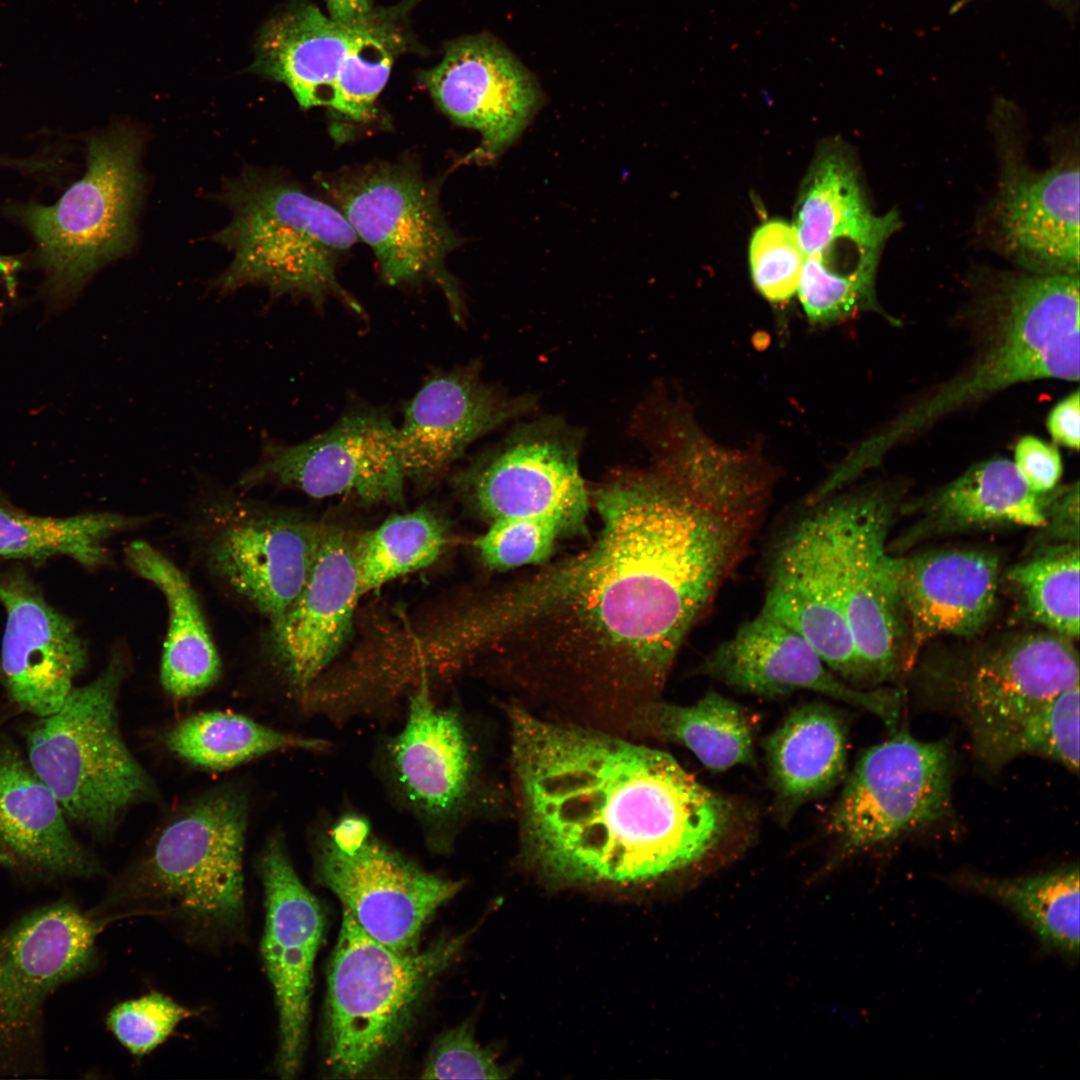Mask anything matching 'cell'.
Segmentation results:
<instances>
[{
  "label": "cell",
  "mask_w": 1080,
  "mask_h": 1080,
  "mask_svg": "<svg viewBox=\"0 0 1080 1080\" xmlns=\"http://www.w3.org/2000/svg\"><path fill=\"white\" fill-rule=\"evenodd\" d=\"M361 596L352 544L342 531L321 528L301 592L269 630L272 662L298 706L343 648Z\"/></svg>",
  "instance_id": "cell-25"
},
{
  "label": "cell",
  "mask_w": 1080,
  "mask_h": 1080,
  "mask_svg": "<svg viewBox=\"0 0 1080 1080\" xmlns=\"http://www.w3.org/2000/svg\"><path fill=\"white\" fill-rule=\"evenodd\" d=\"M952 751L901 729L858 759L828 827L847 851L889 844L952 814Z\"/></svg>",
  "instance_id": "cell-14"
},
{
  "label": "cell",
  "mask_w": 1080,
  "mask_h": 1080,
  "mask_svg": "<svg viewBox=\"0 0 1080 1080\" xmlns=\"http://www.w3.org/2000/svg\"><path fill=\"white\" fill-rule=\"evenodd\" d=\"M218 200L232 218L213 239L231 251L233 259L212 288L229 293L260 286L271 297L304 298L317 309L335 299L353 314L364 315L337 277L338 264L358 237L332 203L255 168L228 180Z\"/></svg>",
  "instance_id": "cell-4"
},
{
  "label": "cell",
  "mask_w": 1080,
  "mask_h": 1080,
  "mask_svg": "<svg viewBox=\"0 0 1080 1080\" xmlns=\"http://www.w3.org/2000/svg\"><path fill=\"white\" fill-rule=\"evenodd\" d=\"M315 876L357 924L388 948L417 950L426 922L462 882L426 871L372 832L350 852L339 850L321 825L311 831Z\"/></svg>",
  "instance_id": "cell-18"
},
{
  "label": "cell",
  "mask_w": 1080,
  "mask_h": 1080,
  "mask_svg": "<svg viewBox=\"0 0 1080 1080\" xmlns=\"http://www.w3.org/2000/svg\"><path fill=\"white\" fill-rule=\"evenodd\" d=\"M396 428L383 408L357 405L327 430L300 443L265 435L257 463L237 484L243 489L273 484L319 499L352 496L369 504L399 503L405 476Z\"/></svg>",
  "instance_id": "cell-16"
},
{
  "label": "cell",
  "mask_w": 1080,
  "mask_h": 1080,
  "mask_svg": "<svg viewBox=\"0 0 1080 1080\" xmlns=\"http://www.w3.org/2000/svg\"><path fill=\"white\" fill-rule=\"evenodd\" d=\"M584 432L559 416L518 423L460 474L489 520L544 519L564 536L584 533L590 504L579 458Z\"/></svg>",
  "instance_id": "cell-12"
},
{
  "label": "cell",
  "mask_w": 1080,
  "mask_h": 1080,
  "mask_svg": "<svg viewBox=\"0 0 1080 1080\" xmlns=\"http://www.w3.org/2000/svg\"><path fill=\"white\" fill-rule=\"evenodd\" d=\"M531 855L574 883H638L699 860L731 808L670 755L510 710Z\"/></svg>",
  "instance_id": "cell-2"
},
{
  "label": "cell",
  "mask_w": 1080,
  "mask_h": 1080,
  "mask_svg": "<svg viewBox=\"0 0 1080 1080\" xmlns=\"http://www.w3.org/2000/svg\"><path fill=\"white\" fill-rule=\"evenodd\" d=\"M849 243H832L806 255L798 286V296L808 319L829 323L844 319L861 308L871 306L874 278L880 255H866L851 260Z\"/></svg>",
  "instance_id": "cell-42"
},
{
  "label": "cell",
  "mask_w": 1080,
  "mask_h": 1080,
  "mask_svg": "<svg viewBox=\"0 0 1080 1080\" xmlns=\"http://www.w3.org/2000/svg\"><path fill=\"white\" fill-rule=\"evenodd\" d=\"M589 493L596 541L503 591L487 642L521 673L657 690L749 554L765 507L722 472L659 462Z\"/></svg>",
  "instance_id": "cell-1"
},
{
  "label": "cell",
  "mask_w": 1080,
  "mask_h": 1080,
  "mask_svg": "<svg viewBox=\"0 0 1080 1080\" xmlns=\"http://www.w3.org/2000/svg\"><path fill=\"white\" fill-rule=\"evenodd\" d=\"M318 184L370 246L385 283L433 284L456 323H465L466 304L446 266L460 240L442 213L437 190L415 167L368 163L320 175Z\"/></svg>",
  "instance_id": "cell-9"
},
{
  "label": "cell",
  "mask_w": 1080,
  "mask_h": 1080,
  "mask_svg": "<svg viewBox=\"0 0 1080 1080\" xmlns=\"http://www.w3.org/2000/svg\"><path fill=\"white\" fill-rule=\"evenodd\" d=\"M329 17L347 28L360 24L373 10V0H326Z\"/></svg>",
  "instance_id": "cell-50"
},
{
  "label": "cell",
  "mask_w": 1080,
  "mask_h": 1080,
  "mask_svg": "<svg viewBox=\"0 0 1080 1080\" xmlns=\"http://www.w3.org/2000/svg\"><path fill=\"white\" fill-rule=\"evenodd\" d=\"M0 867L30 885L103 874L72 831L60 802L26 755L0 732Z\"/></svg>",
  "instance_id": "cell-26"
},
{
  "label": "cell",
  "mask_w": 1080,
  "mask_h": 1080,
  "mask_svg": "<svg viewBox=\"0 0 1080 1080\" xmlns=\"http://www.w3.org/2000/svg\"><path fill=\"white\" fill-rule=\"evenodd\" d=\"M349 37L314 4L293 0L259 29L249 71L285 84L302 108L330 107Z\"/></svg>",
  "instance_id": "cell-30"
},
{
  "label": "cell",
  "mask_w": 1080,
  "mask_h": 1080,
  "mask_svg": "<svg viewBox=\"0 0 1080 1080\" xmlns=\"http://www.w3.org/2000/svg\"><path fill=\"white\" fill-rule=\"evenodd\" d=\"M127 667L122 651H113L94 680L74 687L57 711L33 717L22 729L34 771L71 824L100 841L112 837L131 808L159 797L119 727Z\"/></svg>",
  "instance_id": "cell-5"
},
{
  "label": "cell",
  "mask_w": 1080,
  "mask_h": 1080,
  "mask_svg": "<svg viewBox=\"0 0 1080 1080\" xmlns=\"http://www.w3.org/2000/svg\"><path fill=\"white\" fill-rule=\"evenodd\" d=\"M978 760L996 770L1024 755L1079 770V685L997 726L970 734Z\"/></svg>",
  "instance_id": "cell-39"
},
{
  "label": "cell",
  "mask_w": 1080,
  "mask_h": 1080,
  "mask_svg": "<svg viewBox=\"0 0 1080 1080\" xmlns=\"http://www.w3.org/2000/svg\"><path fill=\"white\" fill-rule=\"evenodd\" d=\"M898 579L911 670L930 640L972 637L989 622L997 603L1000 562L984 550L927 551L898 557Z\"/></svg>",
  "instance_id": "cell-27"
},
{
  "label": "cell",
  "mask_w": 1080,
  "mask_h": 1080,
  "mask_svg": "<svg viewBox=\"0 0 1080 1080\" xmlns=\"http://www.w3.org/2000/svg\"><path fill=\"white\" fill-rule=\"evenodd\" d=\"M109 923L63 895L0 927V1078L48 1072V999L90 971Z\"/></svg>",
  "instance_id": "cell-10"
},
{
  "label": "cell",
  "mask_w": 1080,
  "mask_h": 1080,
  "mask_svg": "<svg viewBox=\"0 0 1080 1080\" xmlns=\"http://www.w3.org/2000/svg\"><path fill=\"white\" fill-rule=\"evenodd\" d=\"M192 1011L159 993L119 1003L109 1012L107 1026L132 1054L142 1056L163 1043Z\"/></svg>",
  "instance_id": "cell-45"
},
{
  "label": "cell",
  "mask_w": 1080,
  "mask_h": 1080,
  "mask_svg": "<svg viewBox=\"0 0 1080 1080\" xmlns=\"http://www.w3.org/2000/svg\"><path fill=\"white\" fill-rule=\"evenodd\" d=\"M495 1057L476 1042L471 1026L462 1024L441 1034L425 1060L424 1079H502L508 1075Z\"/></svg>",
  "instance_id": "cell-46"
},
{
  "label": "cell",
  "mask_w": 1080,
  "mask_h": 1080,
  "mask_svg": "<svg viewBox=\"0 0 1080 1080\" xmlns=\"http://www.w3.org/2000/svg\"><path fill=\"white\" fill-rule=\"evenodd\" d=\"M374 763L390 797L415 820L429 849L448 854L473 802L476 756L462 713L440 704L427 678L407 698L400 729L377 745Z\"/></svg>",
  "instance_id": "cell-11"
},
{
  "label": "cell",
  "mask_w": 1080,
  "mask_h": 1080,
  "mask_svg": "<svg viewBox=\"0 0 1080 1080\" xmlns=\"http://www.w3.org/2000/svg\"><path fill=\"white\" fill-rule=\"evenodd\" d=\"M962 2H963V3H966V2H968V0H962Z\"/></svg>",
  "instance_id": "cell-53"
},
{
  "label": "cell",
  "mask_w": 1080,
  "mask_h": 1080,
  "mask_svg": "<svg viewBox=\"0 0 1080 1080\" xmlns=\"http://www.w3.org/2000/svg\"><path fill=\"white\" fill-rule=\"evenodd\" d=\"M793 226L805 255L837 240L881 250L898 216L871 211L848 153L829 144L818 152L802 183Z\"/></svg>",
  "instance_id": "cell-32"
},
{
  "label": "cell",
  "mask_w": 1080,
  "mask_h": 1080,
  "mask_svg": "<svg viewBox=\"0 0 1080 1080\" xmlns=\"http://www.w3.org/2000/svg\"><path fill=\"white\" fill-rule=\"evenodd\" d=\"M805 258L793 225L780 219L764 222L749 245L755 288L771 303L788 301L797 293Z\"/></svg>",
  "instance_id": "cell-43"
},
{
  "label": "cell",
  "mask_w": 1080,
  "mask_h": 1080,
  "mask_svg": "<svg viewBox=\"0 0 1080 1080\" xmlns=\"http://www.w3.org/2000/svg\"><path fill=\"white\" fill-rule=\"evenodd\" d=\"M143 132L117 123L87 142L84 175L52 205L31 203L20 217L35 242V259L57 296L77 292L135 242L144 192Z\"/></svg>",
  "instance_id": "cell-8"
},
{
  "label": "cell",
  "mask_w": 1080,
  "mask_h": 1080,
  "mask_svg": "<svg viewBox=\"0 0 1080 1080\" xmlns=\"http://www.w3.org/2000/svg\"><path fill=\"white\" fill-rule=\"evenodd\" d=\"M42 165H44L42 161L25 160V159L24 160H22V159H12V158H7V157L0 156V166H4V167L22 168V169H29V170H40V169L43 168Z\"/></svg>",
  "instance_id": "cell-51"
},
{
  "label": "cell",
  "mask_w": 1080,
  "mask_h": 1080,
  "mask_svg": "<svg viewBox=\"0 0 1080 1080\" xmlns=\"http://www.w3.org/2000/svg\"><path fill=\"white\" fill-rule=\"evenodd\" d=\"M1079 392L1061 400L1049 413L1047 428L1054 442L1067 448H1079Z\"/></svg>",
  "instance_id": "cell-49"
},
{
  "label": "cell",
  "mask_w": 1080,
  "mask_h": 1080,
  "mask_svg": "<svg viewBox=\"0 0 1080 1080\" xmlns=\"http://www.w3.org/2000/svg\"><path fill=\"white\" fill-rule=\"evenodd\" d=\"M112 512L44 517L0 507V558L43 561L67 556L87 568L108 562L106 541L146 522Z\"/></svg>",
  "instance_id": "cell-37"
},
{
  "label": "cell",
  "mask_w": 1080,
  "mask_h": 1080,
  "mask_svg": "<svg viewBox=\"0 0 1080 1080\" xmlns=\"http://www.w3.org/2000/svg\"><path fill=\"white\" fill-rule=\"evenodd\" d=\"M1013 463L1028 486L1038 493L1056 488L1063 472L1057 448L1034 436L1018 441Z\"/></svg>",
  "instance_id": "cell-47"
},
{
  "label": "cell",
  "mask_w": 1080,
  "mask_h": 1080,
  "mask_svg": "<svg viewBox=\"0 0 1080 1080\" xmlns=\"http://www.w3.org/2000/svg\"><path fill=\"white\" fill-rule=\"evenodd\" d=\"M444 543L443 524L426 508L386 519L352 545L361 594L430 566Z\"/></svg>",
  "instance_id": "cell-41"
},
{
  "label": "cell",
  "mask_w": 1080,
  "mask_h": 1080,
  "mask_svg": "<svg viewBox=\"0 0 1080 1080\" xmlns=\"http://www.w3.org/2000/svg\"><path fill=\"white\" fill-rule=\"evenodd\" d=\"M837 513L845 612L865 686L909 672L898 557L888 550L896 502L880 491L831 495Z\"/></svg>",
  "instance_id": "cell-17"
},
{
  "label": "cell",
  "mask_w": 1080,
  "mask_h": 1080,
  "mask_svg": "<svg viewBox=\"0 0 1080 1080\" xmlns=\"http://www.w3.org/2000/svg\"><path fill=\"white\" fill-rule=\"evenodd\" d=\"M700 671L757 696L812 691L867 710L891 727L900 715L896 690L849 685L800 634L759 612L707 654Z\"/></svg>",
  "instance_id": "cell-24"
},
{
  "label": "cell",
  "mask_w": 1080,
  "mask_h": 1080,
  "mask_svg": "<svg viewBox=\"0 0 1080 1080\" xmlns=\"http://www.w3.org/2000/svg\"><path fill=\"white\" fill-rule=\"evenodd\" d=\"M418 0L392 7H374L350 28L349 45L341 64L330 108L355 122H368L388 81L397 56L410 45L408 13Z\"/></svg>",
  "instance_id": "cell-36"
},
{
  "label": "cell",
  "mask_w": 1080,
  "mask_h": 1080,
  "mask_svg": "<svg viewBox=\"0 0 1080 1080\" xmlns=\"http://www.w3.org/2000/svg\"><path fill=\"white\" fill-rule=\"evenodd\" d=\"M466 938L446 936L424 951L401 953L369 936L343 909L327 981V1065L334 1077H359L395 1045Z\"/></svg>",
  "instance_id": "cell-7"
},
{
  "label": "cell",
  "mask_w": 1080,
  "mask_h": 1080,
  "mask_svg": "<svg viewBox=\"0 0 1080 1080\" xmlns=\"http://www.w3.org/2000/svg\"><path fill=\"white\" fill-rule=\"evenodd\" d=\"M996 332L967 374L896 418L869 442L885 451L940 416L1010 385L1079 379L1078 273H1036L1005 281Z\"/></svg>",
  "instance_id": "cell-6"
},
{
  "label": "cell",
  "mask_w": 1080,
  "mask_h": 1080,
  "mask_svg": "<svg viewBox=\"0 0 1080 1080\" xmlns=\"http://www.w3.org/2000/svg\"><path fill=\"white\" fill-rule=\"evenodd\" d=\"M994 217L1000 242L1016 261L1039 273H1078L1077 163L1036 172L1007 158Z\"/></svg>",
  "instance_id": "cell-28"
},
{
  "label": "cell",
  "mask_w": 1080,
  "mask_h": 1080,
  "mask_svg": "<svg viewBox=\"0 0 1080 1080\" xmlns=\"http://www.w3.org/2000/svg\"><path fill=\"white\" fill-rule=\"evenodd\" d=\"M655 735L688 748L708 769L725 771L754 761L753 727L744 709L711 691L696 704H653L643 711Z\"/></svg>",
  "instance_id": "cell-38"
},
{
  "label": "cell",
  "mask_w": 1080,
  "mask_h": 1080,
  "mask_svg": "<svg viewBox=\"0 0 1080 1080\" xmlns=\"http://www.w3.org/2000/svg\"><path fill=\"white\" fill-rule=\"evenodd\" d=\"M479 360L433 372L405 407L396 446L405 479L430 483L479 438L537 409L535 395L487 383Z\"/></svg>",
  "instance_id": "cell-21"
},
{
  "label": "cell",
  "mask_w": 1080,
  "mask_h": 1080,
  "mask_svg": "<svg viewBox=\"0 0 1080 1080\" xmlns=\"http://www.w3.org/2000/svg\"><path fill=\"white\" fill-rule=\"evenodd\" d=\"M951 880L1006 905L1034 932L1046 951L1078 960V865L1007 879L959 873Z\"/></svg>",
  "instance_id": "cell-34"
},
{
  "label": "cell",
  "mask_w": 1080,
  "mask_h": 1080,
  "mask_svg": "<svg viewBox=\"0 0 1080 1080\" xmlns=\"http://www.w3.org/2000/svg\"><path fill=\"white\" fill-rule=\"evenodd\" d=\"M124 554L129 568L155 585L167 602L169 625L160 667L163 689L175 700L205 692L219 680L222 664L191 583L145 541L129 543Z\"/></svg>",
  "instance_id": "cell-31"
},
{
  "label": "cell",
  "mask_w": 1080,
  "mask_h": 1080,
  "mask_svg": "<svg viewBox=\"0 0 1080 1080\" xmlns=\"http://www.w3.org/2000/svg\"><path fill=\"white\" fill-rule=\"evenodd\" d=\"M215 504L203 546L208 567L271 625L301 592L321 528L232 497Z\"/></svg>",
  "instance_id": "cell-20"
},
{
  "label": "cell",
  "mask_w": 1080,
  "mask_h": 1080,
  "mask_svg": "<svg viewBox=\"0 0 1080 1080\" xmlns=\"http://www.w3.org/2000/svg\"><path fill=\"white\" fill-rule=\"evenodd\" d=\"M923 680L928 696L972 734L1079 685L1078 653L1056 633H1024L933 662Z\"/></svg>",
  "instance_id": "cell-15"
},
{
  "label": "cell",
  "mask_w": 1080,
  "mask_h": 1080,
  "mask_svg": "<svg viewBox=\"0 0 1080 1080\" xmlns=\"http://www.w3.org/2000/svg\"><path fill=\"white\" fill-rule=\"evenodd\" d=\"M1024 618L1070 640L1079 636V543L1037 547L1005 574Z\"/></svg>",
  "instance_id": "cell-40"
},
{
  "label": "cell",
  "mask_w": 1080,
  "mask_h": 1080,
  "mask_svg": "<svg viewBox=\"0 0 1080 1080\" xmlns=\"http://www.w3.org/2000/svg\"><path fill=\"white\" fill-rule=\"evenodd\" d=\"M803 507L769 549L759 613L800 634L836 675L862 688L845 612L835 504L828 496Z\"/></svg>",
  "instance_id": "cell-13"
},
{
  "label": "cell",
  "mask_w": 1080,
  "mask_h": 1080,
  "mask_svg": "<svg viewBox=\"0 0 1080 1080\" xmlns=\"http://www.w3.org/2000/svg\"><path fill=\"white\" fill-rule=\"evenodd\" d=\"M1041 545L1079 543V488L1078 483L1055 488L1051 500ZM1036 547V548H1037Z\"/></svg>",
  "instance_id": "cell-48"
},
{
  "label": "cell",
  "mask_w": 1080,
  "mask_h": 1080,
  "mask_svg": "<svg viewBox=\"0 0 1080 1080\" xmlns=\"http://www.w3.org/2000/svg\"><path fill=\"white\" fill-rule=\"evenodd\" d=\"M249 793L214 786L178 807L90 911L111 922L132 915L173 920L208 942L241 936Z\"/></svg>",
  "instance_id": "cell-3"
},
{
  "label": "cell",
  "mask_w": 1080,
  "mask_h": 1080,
  "mask_svg": "<svg viewBox=\"0 0 1080 1080\" xmlns=\"http://www.w3.org/2000/svg\"><path fill=\"white\" fill-rule=\"evenodd\" d=\"M563 536L560 527L549 520L501 519L491 522L476 539L475 547L487 567L505 571L545 561Z\"/></svg>",
  "instance_id": "cell-44"
},
{
  "label": "cell",
  "mask_w": 1080,
  "mask_h": 1080,
  "mask_svg": "<svg viewBox=\"0 0 1080 1080\" xmlns=\"http://www.w3.org/2000/svg\"><path fill=\"white\" fill-rule=\"evenodd\" d=\"M0 603L6 612L0 683L8 703L32 717L49 715L86 668V643L23 571H0Z\"/></svg>",
  "instance_id": "cell-23"
},
{
  "label": "cell",
  "mask_w": 1080,
  "mask_h": 1080,
  "mask_svg": "<svg viewBox=\"0 0 1080 1080\" xmlns=\"http://www.w3.org/2000/svg\"><path fill=\"white\" fill-rule=\"evenodd\" d=\"M15 713V709L8 702L0 704V732L5 722Z\"/></svg>",
  "instance_id": "cell-52"
},
{
  "label": "cell",
  "mask_w": 1080,
  "mask_h": 1080,
  "mask_svg": "<svg viewBox=\"0 0 1080 1080\" xmlns=\"http://www.w3.org/2000/svg\"><path fill=\"white\" fill-rule=\"evenodd\" d=\"M1054 489L1033 491L1007 459L983 461L915 504L916 521L888 545V550L901 553L922 541L960 532L1009 526L1042 528Z\"/></svg>",
  "instance_id": "cell-29"
},
{
  "label": "cell",
  "mask_w": 1080,
  "mask_h": 1080,
  "mask_svg": "<svg viewBox=\"0 0 1080 1080\" xmlns=\"http://www.w3.org/2000/svg\"><path fill=\"white\" fill-rule=\"evenodd\" d=\"M438 107L456 124L480 133L467 161L492 160L512 144L543 103L538 82L489 34L448 43L442 60L422 73Z\"/></svg>",
  "instance_id": "cell-22"
},
{
  "label": "cell",
  "mask_w": 1080,
  "mask_h": 1080,
  "mask_svg": "<svg viewBox=\"0 0 1080 1080\" xmlns=\"http://www.w3.org/2000/svg\"><path fill=\"white\" fill-rule=\"evenodd\" d=\"M765 749L776 791L788 803L798 804L826 792L842 778L846 729L829 707L804 705L773 731Z\"/></svg>",
  "instance_id": "cell-33"
},
{
  "label": "cell",
  "mask_w": 1080,
  "mask_h": 1080,
  "mask_svg": "<svg viewBox=\"0 0 1080 1080\" xmlns=\"http://www.w3.org/2000/svg\"><path fill=\"white\" fill-rule=\"evenodd\" d=\"M264 891L265 926L261 954L278 1013L275 1071L293 1079L307 1041L314 963L324 931V915L299 878L285 836L273 832L257 861Z\"/></svg>",
  "instance_id": "cell-19"
},
{
  "label": "cell",
  "mask_w": 1080,
  "mask_h": 1080,
  "mask_svg": "<svg viewBox=\"0 0 1080 1080\" xmlns=\"http://www.w3.org/2000/svg\"><path fill=\"white\" fill-rule=\"evenodd\" d=\"M167 748L192 766L221 771L258 757L287 750L322 752L328 741L283 732L225 711L192 715L170 728Z\"/></svg>",
  "instance_id": "cell-35"
}]
</instances>
